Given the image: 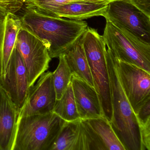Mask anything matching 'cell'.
<instances>
[{"instance_id":"cell-9","label":"cell","mask_w":150,"mask_h":150,"mask_svg":"<svg viewBox=\"0 0 150 150\" xmlns=\"http://www.w3.org/2000/svg\"><path fill=\"white\" fill-rule=\"evenodd\" d=\"M80 150H125L103 116L81 119Z\"/></svg>"},{"instance_id":"cell-3","label":"cell","mask_w":150,"mask_h":150,"mask_svg":"<svg viewBox=\"0 0 150 150\" xmlns=\"http://www.w3.org/2000/svg\"><path fill=\"white\" fill-rule=\"evenodd\" d=\"M65 122L53 112L19 117L13 150H50Z\"/></svg>"},{"instance_id":"cell-4","label":"cell","mask_w":150,"mask_h":150,"mask_svg":"<svg viewBox=\"0 0 150 150\" xmlns=\"http://www.w3.org/2000/svg\"><path fill=\"white\" fill-rule=\"evenodd\" d=\"M80 40L88 61L94 87L99 96L103 115L110 123L112 108L106 44L103 36L88 26Z\"/></svg>"},{"instance_id":"cell-11","label":"cell","mask_w":150,"mask_h":150,"mask_svg":"<svg viewBox=\"0 0 150 150\" xmlns=\"http://www.w3.org/2000/svg\"><path fill=\"white\" fill-rule=\"evenodd\" d=\"M36 84L30 87L25 104L20 110L19 117L53 112L57 100L52 72L42 74Z\"/></svg>"},{"instance_id":"cell-8","label":"cell","mask_w":150,"mask_h":150,"mask_svg":"<svg viewBox=\"0 0 150 150\" xmlns=\"http://www.w3.org/2000/svg\"><path fill=\"white\" fill-rule=\"evenodd\" d=\"M115 60L120 84L136 115L150 100V73L115 57Z\"/></svg>"},{"instance_id":"cell-2","label":"cell","mask_w":150,"mask_h":150,"mask_svg":"<svg viewBox=\"0 0 150 150\" xmlns=\"http://www.w3.org/2000/svg\"><path fill=\"white\" fill-rule=\"evenodd\" d=\"M106 60L112 103L111 127L125 150H140V132L137 117L120 84L115 57L108 49Z\"/></svg>"},{"instance_id":"cell-18","label":"cell","mask_w":150,"mask_h":150,"mask_svg":"<svg viewBox=\"0 0 150 150\" xmlns=\"http://www.w3.org/2000/svg\"><path fill=\"white\" fill-rule=\"evenodd\" d=\"M53 112L66 122L81 119L77 110L71 81L61 98L56 100Z\"/></svg>"},{"instance_id":"cell-20","label":"cell","mask_w":150,"mask_h":150,"mask_svg":"<svg viewBox=\"0 0 150 150\" xmlns=\"http://www.w3.org/2000/svg\"><path fill=\"white\" fill-rule=\"evenodd\" d=\"M25 7L49 16L54 9L64 4L79 0H21Z\"/></svg>"},{"instance_id":"cell-23","label":"cell","mask_w":150,"mask_h":150,"mask_svg":"<svg viewBox=\"0 0 150 150\" xmlns=\"http://www.w3.org/2000/svg\"><path fill=\"white\" fill-rule=\"evenodd\" d=\"M138 124H144L150 120V100L145 103L136 114Z\"/></svg>"},{"instance_id":"cell-19","label":"cell","mask_w":150,"mask_h":150,"mask_svg":"<svg viewBox=\"0 0 150 150\" xmlns=\"http://www.w3.org/2000/svg\"><path fill=\"white\" fill-rule=\"evenodd\" d=\"M59 63L56 70L52 72L53 84L57 100H59L65 92L71 79V74L67 64L64 54L59 57Z\"/></svg>"},{"instance_id":"cell-13","label":"cell","mask_w":150,"mask_h":150,"mask_svg":"<svg viewBox=\"0 0 150 150\" xmlns=\"http://www.w3.org/2000/svg\"><path fill=\"white\" fill-rule=\"evenodd\" d=\"M71 81L81 119L103 116L99 96L94 87L74 76H71Z\"/></svg>"},{"instance_id":"cell-17","label":"cell","mask_w":150,"mask_h":150,"mask_svg":"<svg viewBox=\"0 0 150 150\" xmlns=\"http://www.w3.org/2000/svg\"><path fill=\"white\" fill-rule=\"evenodd\" d=\"M81 119L64 124L50 150H80Z\"/></svg>"},{"instance_id":"cell-1","label":"cell","mask_w":150,"mask_h":150,"mask_svg":"<svg viewBox=\"0 0 150 150\" xmlns=\"http://www.w3.org/2000/svg\"><path fill=\"white\" fill-rule=\"evenodd\" d=\"M21 18L27 28L46 44L51 58H59L73 45L88 27L83 21L45 15L25 7Z\"/></svg>"},{"instance_id":"cell-25","label":"cell","mask_w":150,"mask_h":150,"mask_svg":"<svg viewBox=\"0 0 150 150\" xmlns=\"http://www.w3.org/2000/svg\"><path fill=\"white\" fill-rule=\"evenodd\" d=\"M108 1H114V0H108Z\"/></svg>"},{"instance_id":"cell-15","label":"cell","mask_w":150,"mask_h":150,"mask_svg":"<svg viewBox=\"0 0 150 150\" xmlns=\"http://www.w3.org/2000/svg\"><path fill=\"white\" fill-rule=\"evenodd\" d=\"M21 27V18L13 13H8L0 26V77L6 74Z\"/></svg>"},{"instance_id":"cell-6","label":"cell","mask_w":150,"mask_h":150,"mask_svg":"<svg viewBox=\"0 0 150 150\" xmlns=\"http://www.w3.org/2000/svg\"><path fill=\"white\" fill-rule=\"evenodd\" d=\"M103 17L139 40L150 44V16L130 0H114L108 4Z\"/></svg>"},{"instance_id":"cell-16","label":"cell","mask_w":150,"mask_h":150,"mask_svg":"<svg viewBox=\"0 0 150 150\" xmlns=\"http://www.w3.org/2000/svg\"><path fill=\"white\" fill-rule=\"evenodd\" d=\"M80 38L63 54L71 76L78 77L94 87L90 67Z\"/></svg>"},{"instance_id":"cell-7","label":"cell","mask_w":150,"mask_h":150,"mask_svg":"<svg viewBox=\"0 0 150 150\" xmlns=\"http://www.w3.org/2000/svg\"><path fill=\"white\" fill-rule=\"evenodd\" d=\"M16 48L26 66L30 87L48 70L52 59L44 42L22 24L17 35Z\"/></svg>"},{"instance_id":"cell-24","label":"cell","mask_w":150,"mask_h":150,"mask_svg":"<svg viewBox=\"0 0 150 150\" xmlns=\"http://www.w3.org/2000/svg\"><path fill=\"white\" fill-rule=\"evenodd\" d=\"M135 6L150 16V0H130Z\"/></svg>"},{"instance_id":"cell-21","label":"cell","mask_w":150,"mask_h":150,"mask_svg":"<svg viewBox=\"0 0 150 150\" xmlns=\"http://www.w3.org/2000/svg\"><path fill=\"white\" fill-rule=\"evenodd\" d=\"M23 5L21 0H0V26L8 13H16Z\"/></svg>"},{"instance_id":"cell-12","label":"cell","mask_w":150,"mask_h":150,"mask_svg":"<svg viewBox=\"0 0 150 150\" xmlns=\"http://www.w3.org/2000/svg\"><path fill=\"white\" fill-rule=\"evenodd\" d=\"M20 109L0 86V150H13Z\"/></svg>"},{"instance_id":"cell-14","label":"cell","mask_w":150,"mask_h":150,"mask_svg":"<svg viewBox=\"0 0 150 150\" xmlns=\"http://www.w3.org/2000/svg\"><path fill=\"white\" fill-rule=\"evenodd\" d=\"M108 0H79L64 4L54 9L50 16L83 21L95 16H103Z\"/></svg>"},{"instance_id":"cell-5","label":"cell","mask_w":150,"mask_h":150,"mask_svg":"<svg viewBox=\"0 0 150 150\" xmlns=\"http://www.w3.org/2000/svg\"><path fill=\"white\" fill-rule=\"evenodd\" d=\"M103 39L114 56L120 61L150 73V44L135 37L124 29L106 20Z\"/></svg>"},{"instance_id":"cell-10","label":"cell","mask_w":150,"mask_h":150,"mask_svg":"<svg viewBox=\"0 0 150 150\" xmlns=\"http://www.w3.org/2000/svg\"><path fill=\"white\" fill-rule=\"evenodd\" d=\"M0 86L20 110L25 104L30 87L26 66L16 48L12 54L6 74L0 77Z\"/></svg>"},{"instance_id":"cell-22","label":"cell","mask_w":150,"mask_h":150,"mask_svg":"<svg viewBox=\"0 0 150 150\" xmlns=\"http://www.w3.org/2000/svg\"><path fill=\"white\" fill-rule=\"evenodd\" d=\"M140 137V150H150V120L139 124Z\"/></svg>"}]
</instances>
